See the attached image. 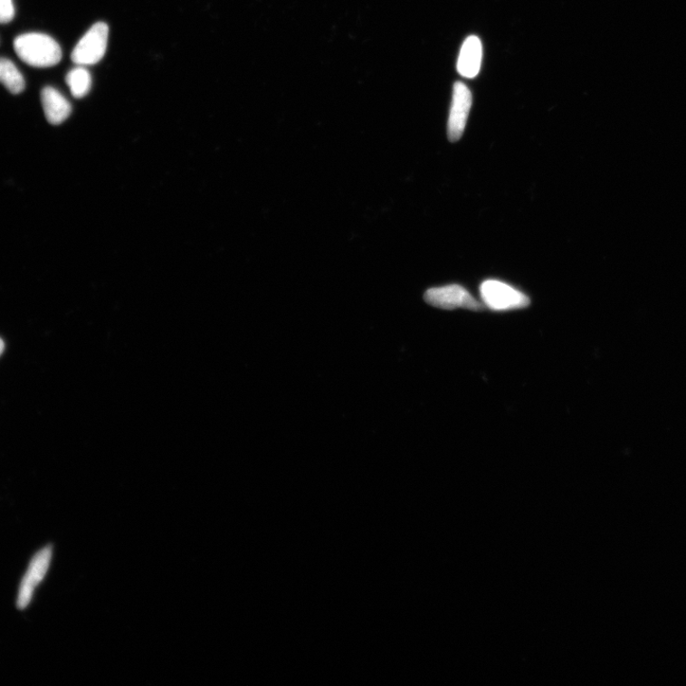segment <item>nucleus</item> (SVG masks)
Returning <instances> with one entry per match:
<instances>
[{"instance_id": "obj_1", "label": "nucleus", "mask_w": 686, "mask_h": 686, "mask_svg": "<svg viewBox=\"0 0 686 686\" xmlns=\"http://www.w3.org/2000/svg\"><path fill=\"white\" fill-rule=\"evenodd\" d=\"M14 49L23 62L35 68L55 66L62 58L59 43L48 34L41 33L20 35L14 40Z\"/></svg>"}, {"instance_id": "obj_2", "label": "nucleus", "mask_w": 686, "mask_h": 686, "mask_svg": "<svg viewBox=\"0 0 686 686\" xmlns=\"http://www.w3.org/2000/svg\"><path fill=\"white\" fill-rule=\"evenodd\" d=\"M480 292L484 305L493 311L521 310L530 304L527 295L499 281H483Z\"/></svg>"}, {"instance_id": "obj_3", "label": "nucleus", "mask_w": 686, "mask_h": 686, "mask_svg": "<svg viewBox=\"0 0 686 686\" xmlns=\"http://www.w3.org/2000/svg\"><path fill=\"white\" fill-rule=\"evenodd\" d=\"M424 300L437 309L445 310L457 309L477 312L484 310V306L465 288L458 284L431 288L425 292Z\"/></svg>"}, {"instance_id": "obj_4", "label": "nucleus", "mask_w": 686, "mask_h": 686, "mask_svg": "<svg viewBox=\"0 0 686 686\" xmlns=\"http://www.w3.org/2000/svg\"><path fill=\"white\" fill-rule=\"evenodd\" d=\"M110 27L98 23L90 28L71 52V61L79 66L94 65L100 62L106 52Z\"/></svg>"}, {"instance_id": "obj_5", "label": "nucleus", "mask_w": 686, "mask_h": 686, "mask_svg": "<svg viewBox=\"0 0 686 686\" xmlns=\"http://www.w3.org/2000/svg\"><path fill=\"white\" fill-rule=\"evenodd\" d=\"M472 106V94L471 90L464 83L456 82L453 88V103H451L447 123V137L449 141L456 142L462 137Z\"/></svg>"}, {"instance_id": "obj_6", "label": "nucleus", "mask_w": 686, "mask_h": 686, "mask_svg": "<svg viewBox=\"0 0 686 686\" xmlns=\"http://www.w3.org/2000/svg\"><path fill=\"white\" fill-rule=\"evenodd\" d=\"M52 554V548L46 547L33 557L17 597L16 605L20 609L26 608L31 603L34 589L43 580L49 569Z\"/></svg>"}, {"instance_id": "obj_7", "label": "nucleus", "mask_w": 686, "mask_h": 686, "mask_svg": "<svg viewBox=\"0 0 686 686\" xmlns=\"http://www.w3.org/2000/svg\"><path fill=\"white\" fill-rule=\"evenodd\" d=\"M482 61V44L476 35H471L463 43L458 59V71L461 76L473 79L480 73Z\"/></svg>"}, {"instance_id": "obj_8", "label": "nucleus", "mask_w": 686, "mask_h": 686, "mask_svg": "<svg viewBox=\"0 0 686 686\" xmlns=\"http://www.w3.org/2000/svg\"><path fill=\"white\" fill-rule=\"evenodd\" d=\"M42 102L45 117L51 124H61L71 114L70 102L55 88L46 87L43 90Z\"/></svg>"}, {"instance_id": "obj_9", "label": "nucleus", "mask_w": 686, "mask_h": 686, "mask_svg": "<svg viewBox=\"0 0 686 686\" xmlns=\"http://www.w3.org/2000/svg\"><path fill=\"white\" fill-rule=\"evenodd\" d=\"M0 82L12 94H20L25 88V81L20 70L7 59H0Z\"/></svg>"}, {"instance_id": "obj_10", "label": "nucleus", "mask_w": 686, "mask_h": 686, "mask_svg": "<svg viewBox=\"0 0 686 686\" xmlns=\"http://www.w3.org/2000/svg\"><path fill=\"white\" fill-rule=\"evenodd\" d=\"M66 82L71 95L76 99L84 98L92 86V78L84 66H79L71 70L66 77Z\"/></svg>"}, {"instance_id": "obj_11", "label": "nucleus", "mask_w": 686, "mask_h": 686, "mask_svg": "<svg viewBox=\"0 0 686 686\" xmlns=\"http://www.w3.org/2000/svg\"><path fill=\"white\" fill-rule=\"evenodd\" d=\"M14 7L13 0H0V24H5L13 21Z\"/></svg>"}, {"instance_id": "obj_12", "label": "nucleus", "mask_w": 686, "mask_h": 686, "mask_svg": "<svg viewBox=\"0 0 686 686\" xmlns=\"http://www.w3.org/2000/svg\"><path fill=\"white\" fill-rule=\"evenodd\" d=\"M5 348V342L2 338H0V356L4 353Z\"/></svg>"}]
</instances>
